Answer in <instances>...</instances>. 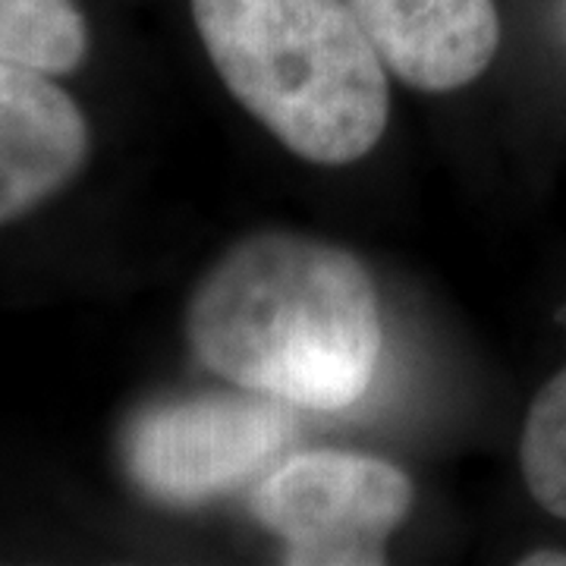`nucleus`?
<instances>
[{"label": "nucleus", "mask_w": 566, "mask_h": 566, "mask_svg": "<svg viewBox=\"0 0 566 566\" xmlns=\"http://www.w3.org/2000/svg\"><path fill=\"white\" fill-rule=\"evenodd\" d=\"M233 98L312 164L365 158L387 126L385 61L349 0H192Z\"/></svg>", "instance_id": "nucleus-2"}, {"label": "nucleus", "mask_w": 566, "mask_h": 566, "mask_svg": "<svg viewBox=\"0 0 566 566\" xmlns=\"http://www.w3.org/2000/svg\"><path fill=\"white\" fill-rule=\"evenodd\" d=\"M387 70L422 92H453L501 48L494 0H349Z\"/></svg>", "instance_id": "nucleus-5"}, {"label": "nucleus", "mask_w": 566, "mask_h": 566, "mask_svg": "<svg viewBox=\"0 0 566 566\" xmlns=\"http://www.w3.org/2000/svg\"><path fill=\"white\" fill-rule=\"evenodd\" d=\"M412 485L387 460L346 450L286 453L255 488L252 513L300 566L385 564L387 538L409 516Z\"/></svg>", "instance_id": "nucleus-4"}, {"label": "nucleus", "mask_w": 566, "mask_h": 566, "mask_svg": "<svg viewBox=\"0 0 566 566\" xmlns=\"http://www.w3.org/2000/svg\"><path fill=\"white\" fill-rule=\"evenodd\" d=\"M88 126L48 73L0 61V223L13 221L76 177Z\"/></svg>", "instance_id": "nucleus-6"}, {"label": "nucleus", "mask_w": 566, "mask_h": 566, "mask_svg": "<svg viewBox=\"0 0 566 566\" xmlns=\"http://www.w3.org/2000/svg\"><path fill=\"white\" fill-rule=\"evenodd\" d=\"M520 460L532 497L566 520V368L528 406Z\"/></svg>", "instance_id": "nucleus-8"}, {"label": "nucleus", "mask_w": 566, "mask_h": 566, "mask_svg": "<svg viewBox=\"0 0 566 566\" xmlns=\"http://www.w3.org/2000/svg\"><path fill=\"white\" fill-rule=\"evenodd\" d=\"M186 334L223 381L318 412L363 400L385 349L365 264L296 233H255L233 245L192 293Z\"/></svg>", "instance_id": "nucleus-1"}, {"label": "nucleus", "mask_w": 566, "mask_h": 566, "mask_svg": "<svg viewBox=\"0 0 566 566\" xmlns=\"http://www.w3.org/2000/svg\"><path fill=\"white\" fill-rule=\"evenodd\" d=\"M526 566H545V564H554V566H566V554L560 551H535V554H528Z\"/></svg>", "instance_id": "nucleus-9"}, {"label": "nucleus", "mask_w": 566, "mask_h": 566, "mask_svg": "<svg viewBox=\"0 0 566 566\" xmlns=\"http://www.w3.org/2000/svg\"><path fill=\"white\" fill-rule=\"evenodd\" d=\"M293 441V406L243 387L205 390L145 409L126 434V465L148 497L196 506L262 479Z\"/></svg>", "instance_id": "nucleus-3"}, {"label": "nucleus", "mask_w": 566, "mask_h": 566, "mask_svg": "<svg viewBox=\"0 0 566 566\" xmlns=\"http://www.w3.org/2000/svg\"><path fill=\"white\" fill-rule=\"evenodd\" d=\"M85 51L88 29L73 0H0V61L61 76Z\"/></svg>", "instance_id": "nucleus-7"}]
</instances>
